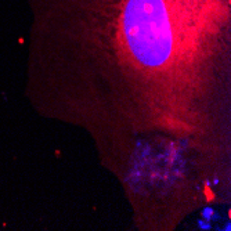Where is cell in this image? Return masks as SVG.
Listing matches in <instances>:
<instances>
[{
	"mask_svg": "<svg viewBox=\"0 0 231 231\" xmlns=\"http://www.w3.org/2000/svg\"><path fill=\"white\" fill-rule=\"evenodd\" d=\"M120 28L139 60L148 64L165 61L172 46L170 0H126Z\"/></svg>",
	"mask_w": 231,
	"mask_h": 231,
	"instance_id": "obj_1",
	"label": "cell"
}]
</instances>
